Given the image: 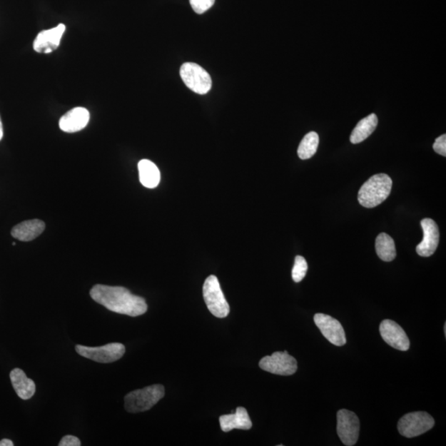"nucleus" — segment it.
Masks as SVG:
<instances>
[{"mask_svg": "<svg viewBox=\"0 0 446 446\" xmlns=\"http://www.w3.org/2000/svg\"><path fill=\"white\" fill-rule=\"evenodd\" d=\"M89 295L108 310L130 317L141 316L148 309L145 298L133 295L123 287L96 285Z\"/></svg>", "mask_w": 446, "mask_h": 446, "instance_id": "1", "label": "nucleus"}, {"mask_svg": "<svg viewBox=\"0 0 446 446\" xmlns=\"http://www.w3.org/2000/svg\"><path fill=\"white\" fill-rule=\"evenodd\" d=\"M392 181L386 174L372 176L361 186L358 193L360 206L372 208L379 206L390 196Z\"/></svg>", "mask_w": 446, "mask_h": 446, "instance_id": "2", "label": "nucleus"}, {"mask_svg": "<svg viewBox=\"0 0 446 446\" xmlns=\"http://www.w3.org/2000/svg\"><path fill=\"white\" fill-rule=\"evenodd\" d=\"M165 396V387L154 385L134 390L124 397L126 410L130 413H138L150 410Z\"/></svg>", "mask_w": 446, "mask_h": 446, "instance_id": "3", "label": "nucleus"}, {"mask_svg": "<svg viewBox=\"0 0 446 446\" xmlns=\"http://www.w3.org/2000/svg\"><path fill=\"white\" fill-rule=\"evenodd\" d=\"M203 295L208 310L213 316L218 318L228 316L230 306L228 301L225 300L216 276L210 275L207 278L203 283Z\"/></svg>", "mask_w": 446, "mask_h": 446, "instance_id": "4", "label": "nucleus"}, {"mask_svg": "<svg viewBox=\"0 0 446 446\" xmlns=\"http://www.w3.org/2000/svg\"><path fill=\"white\" fill-rule=\"evenodd\" d=\"M181 76L186 86L198 94H206L212 88V78L203 67L193 62L183 63Z\"/></svg>", "mask_w": 446, "mask_h": 446, "instance_id": "5", "label": "nucleus"}, {"mask_svg": "<svg viewBox=\"0 0 446 446\" xmlns=\"http://www.w3.org/2000/svg\"><path fill=\"white\" fill-rule=\"evenodd\" d=\"M434 425V419L430 414L415 412L404 415L398 422L397 428L403 437L413 438L427 432Z\"/></svg>", "mask_w": 446, "mask_h": 446, "instance_id": "6", "label": "nucleus"}, {"mask_svg": "<svg viewBox=\"0 0 446 446\" xmlns=\"http://www.w3.org/2000/svg\"><path fill=\"white\" fill-rule=\"evenodd\" d=\"M76 353L85 358L98 362V363L108 364L122 358L126 348L121 343H109L101 348H88V346L77 345Z\"/></svg>", "mask_w": 446, "mask_h": 446, "instance_id": "7", "label": "nucleus"}, {"mask_svg": "<svg viewBox=\"0 0 446 446\" xmlns=\"http://www.w3.org/2000/svg\"><path fill=\"white\" fill-rule=\"evenodd\" d=\"M260 369L278 375H292L298 370L297 360L287 351H277L271 355L265 356L260 361Z\"/></svg>", "mask_w": 446, "mask_h": 446, "instance_id": "8", "label": "nucleus"}, {"mask_svg": "<svg viewBox=\"0 0 446 446\" xmlns=\"http://www.w3.org/2000/svg\"><path fill=\"white\" fill-rule=\"evenodd\" d=\"M337 431L345 445L353 446L357 443L360 434V420L353 412L342 409L338 412Z\"/></svg>", "mask_w": 446, "mask_h": 446, "instance_id": "9", "label": "nucleus"}, {"mask_svg": "<svg viewBox=\"0 0 446 446\" xmlns=\"http://www.w3.org/2000/svg\"><path fill=\"white\" fill-rule=\"evenodd\" d=\"M314 323L329 343L338 346L345 345V330L337 319L327 314L318 313L314 316Z\"/></svg>", "mask_w": 446, "mask_h": 446, "instance_id": "10", "label": "nucleus"}, {"mask_svg": "<svg viewBox=\"0 0 446 446\" xmlns=\"http://www.w3.org/2000/svg\"><path fill=\"white\" fill-rule=\"evenodd\" d=\"M380 332L385 342L398 350L407 351L410 348V340L400 325L387 319L380 324Z\"/></svg>", "mask_w": 446, "mask_h": 446, "instance_id": "11", "label": "nucleus"}, {"mask_svg": "<svg viewBox=\"0 0 446 446\" xmlns=\"http://www.w3.org/2000/svg\"><path fill=\"white\" fill-rule=\"evenodd\" d=\"M423 230V240L416 248L417 253L420 256L429 257L437 250L440 240V232L438 225L434 220L425 218L421 222Z\"/></svg>", "mask_w": 446, "mask_h": 446, "instance_id": "12", "label": "nucleus"}, {"mask_svg": "<svg viewBox=\"0 0 446 446\" xmlns=\"http://www.w3.org/2000/svg\"><path fill=\"white\" fill-rule=\"evenodd\" d=\"M66 31V26L63 24L56 27L41 31L36 36L34 43V49L39 54H49L59 49L63 34Z\"/></svg>", "mask_w": 446, "mask_h": 446, "instance_id": "13", "label": "nucleus"}, {"mask_svg": "<svg viewBox=\"0 0 446 446\" xmlns=\"http://www.w3.org/2000/svg\"><path fill=\"white\" fill-rule=\"evenodd\" d=\"M89 112L85 108L77 107L70 110L60 119L59 127L63 132L74 133L85 128L89 122Z\"/></svg>", "mask_w": 446, "mask_h": 446, "instance_id": "14", "label": "nucleus"}, {"mask_svg": "<svg viewBox=\"0 0 446 446\" xmlns=\"http://www.w3.org/2000/svg\"><path fill=\"white\" fill-rule=\"evenodd\" d=\"M220 426L224 432H229L233 429L248 431L253 427V422L246 409L239 407L234 414L223 415L219 418Z\"/></svg>", "mask_w": 446, "mask_h": 446, "instance_id": "15", "label": "nucleus"}, {"mask_svg": "<svg viewBox=\"0 0 446 446\" xmlns=\"http://www.w3.org/2000/svg\"><path fill=\"white\" fill-rule=\"evenodd\" d=\"M45 223L39 219L29 220L16 225L11 230V235L21 241H31L44 232Z\"/></svg>", "mask_w": 446, "mask_h": 446, "instance_id": "16", "label": "nucleus"}, {"mask_svg": "<svg viewBox=\"0 0 446 446\" xmlns=\"http://www.w3.org/2000/svg\"><path fill=\"white\" fill-rule=\"evenodd\" d=\"M9 376L14 390L20 398L29 400L34 397L36 392L35 382L26 375L24 370L14 369Z\"/></svg>", "mask_w": 446, "mask_h": 446, "instance_id": "17", "label": "nucleus"}, {"mask_svg": "<svg viewBox=\"0 0 446 446\" xmlns=\"http://www.w3.org/2000/svg\"><path fill=\"white\" fill-rule=\"evenodd\" d=\"M376 114H370L368 117L361 119L350 135V141L353 144H359L364 141L375 132L377 126Z\"/></svg>", "mask_w": 446, "mask_h": 446, "instance_id": "18", "label": "nucleus"}, {"mask_svg": "<svg viewBox=\"0 0 446 446\" xmlns=\"http://www.w3.org/2000/svg\"><path fill=\"white\" fill-rule=\"evenodd\" d=\"M139 178L141 185L146 188H154L158 186L161 173L153 162L141 160L138 163Z\"/></svg>", "mask_w": 446, "mask_h": 446, "instance_id": "19", "label": "nucleus"}, {"mask_svg": "<svg viewBox=\"0 0 446 446\" xmlns=\"http://www.w3.org/2000/svg\"><path fill=\"white\" fill-rule=\"evenodd\" d=\"M375 250L382 260L390 262L395 259L397 251L395 240L390 235L380 233L375 240Z\"/></svg>", "mask_w": 446, "mask_h": 446, "instance_id": "20", "label": "nucleus"}, {"mask_svg": "<svg viewBox=\"0 0 446 446\" xmlns=\"http://www.w3.org/2000/svg\"><path fill=\"white\" fill-rule=\"evenodd\" d=\"M319 145V136L317 133H308L298 146V155L302 160H308L316 154Z\"/></svg>", "mask_w": 446, "mask_h": 446, "instance_id": "21", "label": "nucleus"}, {"mask_svg": "<svg viewBox=\"0 0 446 446\" xmlns=\"http://www.w3.org/2000/svg\"><path fill=\"white\" fill-rule=\"evenodd\" d=\"M308 263L305 259L301 255L296 256L295 265L292 271L293 281L301 282L305 278L308 271Z\"/></svg>", "mask_w": 446, "mask_h": 446, "instance_id": "22", "label": "nucleus"}, {"mask_svg": "<svg viewBox=\"0 0 446 446\" xmlns=\"http://www.w3.org/2000/svg\"><path fill=\"white\" fill-rule=\"evenodd\" d=\"M193 11L202 14L213 7L215 0H190Z\"/></svg>", "mask_w": 446, "mask_h": 446, "instance_id": "23", "label": "nucleus"}, {"mask_svg": "<svg viewBox=\"0 0 446 446\" xmlns=\"http://www.w3.org/2000/svg\"><path fill=\"white\" fill-rule=\"evenodd\" d=\"M433 149L437 154L446 156V135L443 134L435 139Z\"/></svg>", "mask_w": 446, "mask_h": 446, "instance_id": "24", "label": "nucleus"}, {"mask_svg": "<svg viewBox=\"0 0 446 446\" xmlns=\"http://www.w3.org/2000/svg\"><path fill=\"white\" fill-rule=\"evenodd\" d=\"M59 446H80L81 445V440L74 435H66L61 440Z\"/></svg>", "mask_w": 446, "mask_h": 446, "instance_id": "25", "label": "nucleus"}, {"mask_svg": "<svg viewBox=\"0 0 446 446\" xmlns=\"http://www.w3.org/2000/svg\"><path fill=\"white\" fill-rule=\"evenodd\" d=\"M0 446H14L12 440L9 439H3L0 440Z\"/></svg>", "mask_w": 446, "mask_h": 446, "instance_id": "26", "label": "nucleus"}, {"mask_svg": "<svg viewBox=\"0 0 446 446\" xmlns=\"http://www.w3.org/2000/svg\"><path fill=\"white\" fill-rule=\"evenodd\" d=\"M3 136H4L3 123H2L1 118H0V141L2 140Z\"/></svg>", "mask_w": 446, "mask_h": 446, "instance_id": "27", "label": "nucleus"}, {"mask_svg": "<svg viewBox=\"0 0 446 446\" xmlns=\"http://www.w3.org/2000/svg\"><path fill=\"white\" fill-rule=\"evenodd\" d=\"M445 334H446V325H445Z\"/></svg>", "mask_w": 446, "mask_h": 446, "instance_id": "28", "label": "nucleus"}]
</instances>
